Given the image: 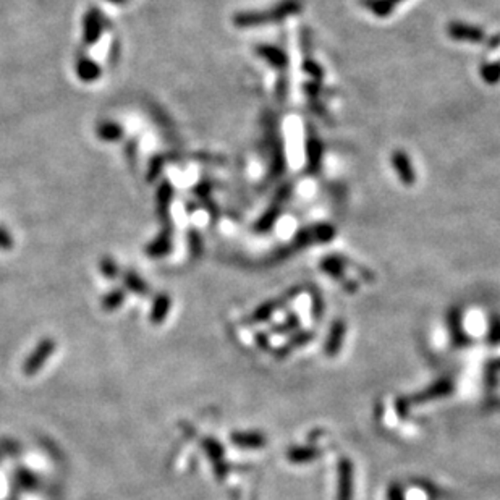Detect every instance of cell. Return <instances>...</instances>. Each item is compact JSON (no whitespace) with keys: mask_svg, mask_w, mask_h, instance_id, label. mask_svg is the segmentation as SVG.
<instances>
[{"mask_svg":"<svg viewBox=\"0 0 500 500\" xmlns=\"http://www.w3.org/2000/svg\"><path fill=\"white\" fill-rule=\"evenodd\" d=\"M301 0H283V2H278L272 8H269V10L240 13V15L233 18V21L238 28L262 26L267 25V23L283 21L288 17L296 15V13L301 12Z\"/></svg>","mask_w":500,"mask_h":500,"instance_id":"1","label":"cell"},{"mask_svg":"<svg viewBox=\"0 0 500 500\" xmlns=\"http://www.w3.org/2000/svg\"><path fill=\"white\" fill-rule=\"evenodd\" d=\"M288 198H290V186H283V188L278 190L276 198L272 199V204L269 206V209L261 215V219H259V222L256 224L258 232L264 233L274 227V224L277 222L278 214L283 211V206H285Z\"/></svg>","mask_w":500,"mask_h":500,"instance_id":"2","label":"cell"},{"mask_svg":"<svg viewBox=\"0 0 500 500\" xmlns=\"http://www.w3.org/2000/svg\"><path fill=\"white\" fill-rule=\"evenodd\" d=\"M447 35H449L454 41L470 42V44H479V42L485 41V35L481 28L460 21L449 23V26H447Z\"/></svg>","mask_w":500,"mask_h":500,"instance_id":"3","label":"cell"},{"mask_svg":"<svg viewBox=\"0 0 500 500\" xmlns=\"http://www.w3.org/2000/svg\"><path fill=\"white\" fill-rule=\"evenodd\" d=\"M392 166H393V170H395V174L398 175V179H400V181L403 185H405V186L415 185L416 174H415V169H413V163L410 161V157H408V154L405 151H402V149H398V151H393V154H392Z\"/></svg>","mask_w":500,"mask_h":500,"instance_id":"4","label":"cell"},{"mask_svg":"<svg viewBox=\"0 0 500 500\" xmlns=\"http://www.w3.org/2000/svg\"><path fill=\"white\" fill-rule=\"evenodd\" d=\"M54 350H55L54 340H51V339L42 340V342L37 345V348L35 350V352H33L31 357L28 358L25 368H23V371H25L26 376H33V374L39 371V369L42 368V364L46 363V359L49 358L52 353H54Z\"/></svg>","mask_w":500,"mask_h":500,"instance_id":"5","label":"cell"},{"mask_svg":"<svg viewBox=\"0 0 500 500\" xmlns=\"http://www.w3.org/2000/svg\"><path fill=\"white\" fill-rule=\"evenodd\" d=\"M256 54L259 57H262L264 60L269 62L274 69L277 70H285L288 66V57L283 51L278 49V47L274 46H258L256 47Z\"/></svg>","mask_w":500,"mask_h":500,"instance_id":"6","label":"cell"},{"mask_svg":"<svg viewBox=\"0 0 500 500\" xmlns=\"http://www.w3.org/2000/svg\"><path fill=\"white\" fill-rule=\"evenodd\" d=\"M306 161H307V170H310L311 174L319 170L322 161V143L314 136V134H310V138H307Z\"/></svg>","mask_w":500,"mask_h":500,"instance_id":"7","label":"cell"},{"mask_svg":"<svg viewBox=\"0 0 500 500\" xmlns=\"http://www.w3.org/2000/svg\"><path fill=\"white\" fill-rule=\"evenodd\" d=\"M363 6L377 18L391 17L393 7H395L391 0H363Z\"/></svg>","mask_w":500,"mask_h":500,"instance_id":"8","label":"cell"},{"mask_svg":"<svg viewBox=\"0 0 500 500\" xmlns=\"http://www.w3.org/2000/svg\"><path fill=\"white\" fill-rule=\"evenodd\" d=\"M481 78L488 84H497L500 81V62L497 64H484L479 70Z\"/></svg>","mask_w":500,"mask_h":500,"instance_id":"9","label":"cell"},{"mask_svg":"<svg viewBox=\"0 0 500 500\" xmlns=\"http://www.w3.org/2000/svg\"><path fill=\"white\" fill-rule=\"evenodd\" d=\"M154 307H156V310L152 311L151 319L156 322V324H159V322H161L163 317L167 316V311H169V300H167L166 296L159 298V300L156 301V306Z\"/></svg>","mask_w":500,"mask_h":500,"instance_id":"10","label":"cell"},{"mask_svg":"<svg viewBox=\"0 0 500 500\" xmlns=\"http://www.w3.org/2000/svg\"><path fill=\"white\" fill-rule=\"evenodd\" d=\"M120 295H122V293H115V296H120ZM120 300H122V298H114V295H110V298H109V300H107V301H110V305H109V307H112V306H117V303H118ZM107 301H105V303H107Z\"/></svg>","mask_w":500,"mask_h":500,"instance_id":"11","label":"cell"},{"mask_svg":"<svg viewBox=\"0 0 500 500\" xmlns=\"http://www.w3.org/2000/svg\"><path fill=\"white\" fill-rule=\"evenodd\" d=\"M391 2L393 3V6H395V3H400V2H403V0H391Z\"/></svg>","mask_w":500,"mask_h":500,"instance_id":"12","label":"cell"}]
</instances>
